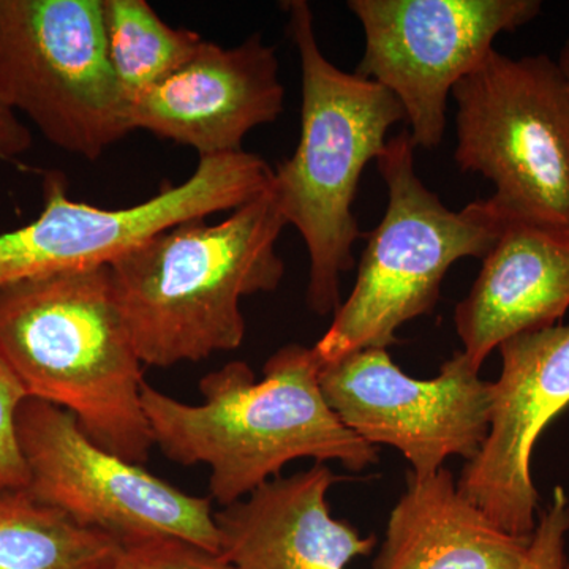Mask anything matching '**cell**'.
Here are the masks:
<instances>
[{"label": "cell", "instance_id": "obj_1", "mask_svg": "<svg viewBox=\"0 0 569 569\" xmlns=\"http://www.w3.org/2000/svg\"><path fill=\"white\" fill-rule=\"evenodd\" d=\"M313 348L288 343L266 361L263 378L244 361L201 378L203 402H181L144 383L141 403L153 445L171 462L209 468V493L220 507L282 477L296 459L376 466L378 449L348 429L326 402Z\"/></svg>", "mask_w": 569, "mask_h": 569}, {"label": "cell", "instance_id": "obj_2", "mask_svg": "<svg viewBox=\"0 0 569 569\" xmlns=\"http://www.w3.org/2000/svg\"><path fill=\"white\" fill-rule=\"evenodd\" d=\"M284 227L269 189L223 222L187 220L108 266L142 365L171 367L238 350L246 339L242 299L272 293L282 282L277 241Z\"/></svg>", "mask_w": 569, "mask_h": 569}, {"label": "cell", "instance_id": "obj_3", "mask_svg": "<svg viewBox=\"0 0 569 569\" xmlns=\"http://www.w3.org/2000/svg\"><path fill=\"white\" fill-rule=\"evenodd\" d=\"M0 355L29 397L69 411L97 445L148 462L142 365L112 293L110 269H80L0 288Z\"/></svg>", "mask_w": 569, "mask_h": 569}, {"label": "cell", "instance_id": "obj_4", "mask_svg": "<svg viewBox=\"0 0 569 569\" xmlns=\"http://www.w3.org/2000/svg\"><path fill=\"white\" fill-rule=\"evenodd\" d=\"M284 6L301 62V137L293 156L276 168L271 190L309 252L307 305L317 316H335L340 279L355 268L353 247L362 238L353 213L362 171L406 116L387 88L328 61L306 0Z\"/></svg>", "mask_w": 569, "mask_h": 569}, {"label": "cell", "instance_id": "obj_5", "mask_svg": "<svg viewBox=\"0 0 569 569\" xmlns=\"http://www.w3.org/2000/svg\"><path fill=\"white\" fill-rule=\"evenodd\" d=\"M410 133L396 134L377 159L388 187L383 220L366 234L358 279L313 347L320 366L356 351L395 346L399 328L432 313L452 264L496 244L505 220L488 198L452 211L415 168Z\"/></svg>", "mask_w": 569, "mask_h": 569}, {"label": "cell", "instance_id": "obj_6", "mask_svg": "<svg viewBox=\"0 0 569 569\" xmlns=\"http://www.w3.org/2000/svg\"><path fill=\"white\" fill-rule=\"evenodd\" d=\"M455 160L496 187L505 222L569 227V89L548 54L492 50L452 89Z\"/></svg>", "mask_w": 569, "mask_h": 569}, {"label": "cell", "instance_id": "obj_7", "mask_svg": "<svg viewBox=\"0 0 569 569\" xmlns=\"http://www.w3.org/2000/svg\"><path fill=\"white\" fill-rule=\"evenodd\" d=\"M0 100L88 160L133 132L108 59L103 0H0Z\"/></svg>", "mask_w": 569, "mask_h": 569}, {"label": "cell", "instance_id": "obj_8", "mask_svg": "<svg viewBox=\"0 0 569 569\" xmlns=\"http://www.w3.org/2000/svg\"><path fill=\"white\" fill-rule=\"evenodd\" d=\"M271 164L239 151L203 157L182 183H168L144 203L104 209L69 197L50 171L36 220L0 233V288L80 269L103 268L164 230L217 212L234 211L271 189Z\"/></svg>", "mask_w": 569, "mask_h": 569}, {"label": "cell", "instance_id": "obj_9", "mask_svg": "<svg viewBox=\"0 0 569 569\" xmlns=\"http://www.w3.org/2000/svg\"><path fill=\"white\" fill-rule=\"evenodd\" d=\"M28 489L37 500L116 541L171 537L220 552L209 497L190 496L86 436L69 411L29 397L18 413Z\"/></svg>", "mask_w": 569, "mask_h": 569}, {"label": "cell", "instance_id": "obj_10", "mask_svg": "<svg viewBox=\"0 0 569 569\" xmlns=\"http://www.w3.org/2000/svg\"><path fill=\"white\" fill-rule=\"evenodd\" d=\"M365 31L356 73L399 100L415 148L436 149L447 132L448 99L460 80L541 13L539 0H350Z\"/></svg>", "mask_w": 569, "mask_h": 569}, {"label": "cell", "instance_id": "obj_11", "mask_svg": "<svg viewBox=\"0 0 569 569\" xmlns=\"http://www.w3.org/2000/svg\"><path fill=\"white\" fill-rule=\"evenodd\" d=\"M326 402L372 447L397 449L411 473L429 477L449 458L471 460L489 430L490 381L462 350L430 380L402 372L388 350L370 348L321 366Z\"/></svg>", "mask_w": 569, "mask_h": 569}, {"label": "cell", "instance_id": "obj_12", "mask_svg": "<svg viewBox=\"0 0 569 569\" xmlns=\"http://www.w3.org/2000/svg\"><path fill=\"white\" fill-rule=\"evenodd\" d=\"M497 350L501 370L490 383L488 437L458 488L501 530L530 538L539 507L531 458L541 433L569 407V325L522 332Z\"/></svg>", "mask_w": 569, "mask_h": 569}, {"label": "cell", "instance_id": "obj_13", "mask_svg": "<svg viewBox=\"0 0 569 569\" xmlns=\"http://www.w3.org/2000/svg\"><path fill=\"white\" fill-rule=\"evenodd\" d=\"M283 100L279 58L261 33L234 48L204 40L189 61L130 104V123L189 146L203 159L242 151L247 134L282 114Z\"/></svg>", "mask_w": 569, "mask_h": 569}, {"label": "cell", "instance_id": "obj_14", "mask_svg": "<svg viewBox=\"0 0 569 569\" xmlns=\"http://www.w3.org/2000/svg\"><path fill=\"white\" fill-rule=\"evenodd\" d=\"M337 481L331 468L316 463L220 509V553L233 569H347L370 556L376 537L332 516L328 493Z\"/></svg>", "mask_w": 569, "mask_h": 569}, {"label": "cell", "instance_id": "obj_15", "mask_svg": "<svg viewBox=\"0 0 569 569\" xmlns=\"http://www.w3.org/2000/svg\"><path fill=\"white\" fill-rule=\"evenodd\" d=\"M569 309V227L505 222L459 302L462 353L481 370L505 340L560 323Z\"/></svg>", "mask_w": 569, "mask_h": 569}, {"label": "cell", "instance_id": "obj_16", "mask_svg": "<svg viewBox=\"0 0 569 569\" xmlns=\"http://www.w3.org/2000/svg\"><path fill=\"white\" fill-rule=\"evenodd\" d=\"M529 541L468 500L448 468L429 477L408 471L372 569H518Z\"/></svg>", "mask_w": 569, "mask_h": 569}, {"label": "cell", "instance_id": "obj_17", "mask_svg": "<svg viewBox=\"0 0 569 569\" xmlns=\"http://www.w3.org/2000/svg\"><path fill=\"white\" fill-rule=\"evenodd\" d=\"M121 542L26 488H0V569H110Z\"/></svg>", "mask_w": 569, "mask_h": 569}, {"label": "cell", "instance_id": "obj_18", "mask_svg": "<svg viewBox=\"0 0 569 569\" xmlns=\"http://www.w3.org/2000/svg\"><path fill=\"white\" fill-rule=\"evenodd\" d=\"M103 24L108 59L129 107L204 41L200 33L168 26L144 0H103Z\"/></svg>", "mask_w": 569, "mask_h": 569}, {"label": "cell", "instance_id": "obj_19", "mask_svg": "<svg viewBox=\"0 0 569 569\" xmlns=\"http://www.w3.org/2000/svg\"><path fill=\"white\" fill-rule=\"evenodd\" d=\"M110 569H233L220 552L186 539L159 537L123 542Z\"/></svg>", "mask_w": 569, "mask_h": 569}, {"label": "cell", "instance_id": "obj_20", "mask_svg": "<svg viewBox=\"0 0 569 569\" xmlns=\"http://www.w3.org/2000/svg\"><path fill=\"white\" fill-rule=\"evenodd\" d=\"M26 399L24 385L0 355V488H28V467L18 438V413Z\"/></svg>", "mask_w": 569, "mask_h": 569}, {"label": "cell", "instance_id": "obj_21", "mask_svg": "<svg viewBox=\"0 0 569 569\" xmlns=\"http://www.w3.org/2000/svg\"><path fill=\"white\" fill-rule=\"evenodd\" d=\"M568 535L569 497L557 486L548 508L538 515L537 527L518 569H569Z\"/></svg>", "mask_w": 569, "mask_h": 569}, {"label": "cell", "instance_id": "obj_22", "mask_svg": "<svg viewBox=\"0 0 569 569\" xmlns=\"http://www.w3.org/2000/svg\"><path fill=\"white\" fill-rule=\"evenodd\" d=\"M32 134L20 116L0 100V160L14 162L31 149Z\"/></svg>", "mask_w": 569, "mask_h": 569}, {"label": "cell", "instance_id": "obj_23", "mask_svg": "<svg viewBox=\"0 0 569 569\" xmlns=\"http://www.w3.org/2000/svg\"><path fill=\"white\" fill-rule=\"evenodd\" d=\"M557 66H559L561 74H563L565 82H567L569 89V32L563 47H561L559 59H557Z\"/></svg>", "mask_w": 569, "mask_h": 569}]
</instances>
